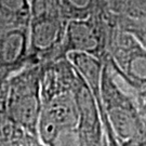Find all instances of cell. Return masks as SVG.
Here are the masks:
<instances>
[{"label":"cell","instance_id":"1","mask_svg":"<svg viewBox=\"0 0 146 146\" xmlns=\"http://www.w3.org/2000/svg\"><path fill=\"white\" fill-rule=\"evenodd\" d=\"M37 137L44 146H107L98 103L80 75L42 102Z\"/></svg>","mask_w":146,"mask_h":146},{"label":"cell","instance_id":"2","mask_svg":"<svg viewBox=\"0 0 146 146\" xmlns=\"http://www.w3.org/2000/svg\"><path fill=\"white\" fill-rule=\"evenodd\" d=\"M40 64H28L5 82V113L12 123L27 134L37 136L42 110Z\"/></svg>","mask_w":146,"mask_h":146},{"label":"cell","instance_id":"3","mask_svg":"<svg viewBox=\"0 0 146 146\" xmlns=\"http://www.w3.org/2000/svg\"><path fill=\"white\" fill-rule=\"evenodd\" d=\"M116 25L117 16L110 10L84 20L68 21L58 58H66L69 53H84L104 61Z\"/></svg>","mask_w":146,"mask_h":146},{"label":"cell","instance_id":"4","mask_svg":"<svg viewBox=\"0 0 146 146\" xmlns=\"http://www.w3.org/2000/svg\"><path fill=\"white\" fill-rule=\"evenodd\" d=\"M116 76L133 92L146 90V48L118 25L111 33L105 58Z\"/></svg>","mask_w":146,"mask_h":146},{"label":"cell","instance_id":"5","mask_svg":"<svg viewBox=\"0 0 146 146\" xmlns=\"http://www.w3.org/2000/svg\"><path fill=\"white\" fill-rule=\"evenodd\" d=\"M66 23L58 10L42 11L31 15L29 23L31 64H43L58 60Z\"/></svg>","mask_w":146,"mask_h":146},{"label":"cell","instance_id":"6","mask_svg":"<svg viewBox=\"0 0 146 146\" xmlns=\"http://www.w3.org/2000/svg\"><path fill=\"white\" fill-rule=\"evenodd\" d=\"M29 62V26L0 31V82H5Z\"/></svg>","mask_w":146,"mask_h":146},{"label":"cell","instance_id":"7","mask_svg":"<svg viewBox=\"0 0 146 146\" xmlns=\"http://www.w3.org/2000/svg\"><path fill=\"white\" fill-rule=\"evenodd\" d=\"M55 5L65 22L84 20L110 11L106 0H55Z\"/></svg>","mask_w":146,"mask_h":146},{"label":"cell","instance_id":"8","mask_svg":"<svg viewBox=\"0 0 146 146\" xmlns=\"http://www.w3.org/2000/svg\"><path fill=\"white\" fill-rule=\"evenodd\" d=\"M31 7L29 0H0V31L29 26Z\"/></svg>","mask_w":146,"mask_h":146},{"label":"cell","instance_id":"9","mask_svg":"<svg viewBox=\"0 0 146 146\" xmlns=\"http://www.w3.org/2000/svg\"><path fill=\"white\" fill-rule=\"evenodd\" d=\"M115 15L133 22L146 23V0H106Z\"/></svg>","mask_w":146,"mask_h":146},{"label":"cell","instance_id":"10","mask_svg":"<svg viewBox=\"0 0 146 146\" xmlns=\"http://www.w3.org/2000/svg\"><path fill=\"white\" fill-rule=\"evenodd\" d=\"M117 21H118V25L122 29L131 33L146 48V23L129 21L119 16H117Z\"/></svg>","mask_w":146,"mask_h":146},{"label":"cell","instance_id":"11","mask_svg":"<svg viewBox=\"0 0 146 146\" xmlns=\"http://www.w3.org/2000/svg\"><path fill=\"white\" fill-rule=\"evenodd\" d=\"M27 133L21 134L15 137H1L0 136V146H25Z\"/></svg>","mask_w":146,"mask_h":146},{"label":"cell","instance_id":"12","mask_svg":"<svg viewBox=\"0 0 146 146\" xmlns=\"http://www.w3.org/2000/svg\"><path fill=\"white\" fill-rule=\"evenodd\" d=\"M133 94H134V99H135L137 108L146 121V90L133 92Z\"/></svg>","mask_w":146,"mask_h":146},{"label":"cell","instance_id":"13","mask_svg":"<svg viewBox=\"0 0 146 146\" xmlns=\"http://www.w3.org/2000/svg\"><path fill=\"white\" fill-rule=\"evenodd\" d=\"M121 146H146V134H144L139 139H135L133 141L129 142V143H125Z\"/></svg>","mask_w":146,"mask_h":146},{"label":"cell","instance_id":"14","mask_svg":"<svg viewBox=\"0 0 146 146\" xmlns=\"http://www.w3.org/2000/svg\"><path fill=\"white\" fill-rule=\"evenodd\" d=\"M25 146H44V145H42L41 143H40V141L38 140V137H37V136L28 134L27 137H26Z\"/></svg>","mask_w":146,"mask_h":146},{"label":"cell","instance_id":"15","mask_svg":"<svg viewBox=\"0 0 146 146\" xmlns=\"http://www.w3.org/2000/svg\"><path fill=\"white\" fill-rule=\"evenodd\" d=\"M3 115H5V111H2V110H0V117H1V116H3Z\"/></svg>","mask_w":146,"mask_h":146},{"label":"cell","instance_id":"16","mask_svg":"<svg viewBox=\"0 0 146 146\" xmlns=\"http://www.w3.org/2000/svg\"><path fill=\"white\" fill-rule=\"evenodd\" d=\"M107 146H108V145H107Z\"/></svg>","mask_w":146,"mask_h":146}]
</instances>
